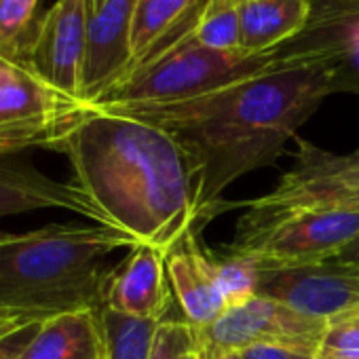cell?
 Segmentation results:
<instances>
[{
	"label": "cell",
	"mask_w": 359,
	"mask_h": 359,
	"mask_svg": "<svg viewBox=\"0 0 359 359\" xmlns=\"http://www.w3.org/2000/svg\"><path fill=\"white\" fill-rule=\"evenodd\" d=\"M55 152L68 156L72 182L97 205L106 226L123 231L135 245L167 254L216 216L197 165L169 133L146 121L89 108Z\"/></svg>",
	"instance_id": "1"
},
{
	"label": "cell",
	"mask_w": 359,
	"mask_h": 359,
	"mask_svg": "<svg viewBox=\"0 0 359 359\" xmlns=\"http://www.w3.org/2000/svg\"><path fill=\"white\" fill-rule=\"evenodd\" d=\"M338 91L342 85L332 68L283 64L201 97L104 112L127 114L169 133L197 165L205 203L220 214L224 189L273 165L300 125Z\"/></svg>",
	"instance_id": "2"
},
{
	"label": "cell",
	"mask_w": 359,
	"mask_h": 359,
	"mask_svg": "<svg viewBox=\"0 0 359 359\" xmlns=\"http://www.w3.org/2000/svg\"><path fill=\"white\" fill-rule=\"evenodd\" d=\"M135 241L104 224H49L0 233V313L47 321L102 311L110 271L104 258Z\"/></svg>",
	"instance_id": "3"
},
{
	"label": "cell",
	"mask_w": 359,
	"mask_h": 359,
	"mask_svg": "<svg viewBox=\"0 0 359 359\" xmlns=\"http://www.w3.org/2000/svg\"><path fill=\"white\" fill-rule=\"evenodd\" d=\"M279 66L283 64L279 62L277 49L271 53L218 51L199 45L191 36L156 62L131 70L89 108L114 110L184 102L254 79Z\"/></svg>",
	"instance_id": "4"
},
{
	"label": "cell",
	"mask_w": 359,
	"mask_h": 359,
	"mask_svg": "<svg viewBox=\"0 0 359 359\" xmlns=\"http://www.w3.org/2000/svg\"><path fill=\"white\" fill-rule=\"evenodd\" d=\"M87 110L83 102L45 83L26 62L0 60V152L55 150Z\"/></svg>",
	"instance_id": "5"
},
{
	"label": "cell",
	"mask_w": 359,
	"mask_h": 359,
	"mask_svg": "<svg viewBox=\"0 0 359 359\" xmlns=\"http://www.w3.org/2000/svg\"><path fill=\"white\" fill-rule=\"evenodd\" d=\"M359 233V214L298 212L256 226H237L233 243L220 254L258 269L315 264L332 258Z\"/></svg>",
	"instance_id": "6"
},
{
	"label": "cell",
	"mask_w": 359,
	"mask_h": 359,
	"mask_svg": "<svg viewBox=\"0 0 359 359\" xmlns=\"http://www.w3.org/2000/svg\"><path fill=\"white\" fill-rule=\"evenodd\" d=\"M327 321L309 317L266 296H252L197 332L203 359H218L250 346H277L317 355Z\"/></svg>",
	"instance_id": "7"
},
{
	"label": "cell",
	"mask_w": 359,
	"mask_h": 359,
	"mask_svg": "<svg viewBox=\"0 0 359 359\" xmlns=\"http://www.w3.org/2000/svg\"><path fill=\"white\" fill-rule=\"evenodd\" d=\"M93 9V0H55L39 20L26 51V64L45 83L79 102H83V72Z\"/></svg>",
	"instance_id": "8"
},
{
	"label": "cell",
	"mask_w": 359,
	"mask_h": 359,
	"mask_svg": "<svg viewBox=\"0 0 359 359\" xmlns=\"http://www.w3.org/2000/svg\"><path fill=\"white\" fill-rule=\"evenodd\" d=\"M256 294L273 298L315 319L359 313V273L327 260L298 266L258 269Z\"/></svg>",
	"instance_id": "9"
},
{
	"label": "cell",
	"mask_w": 359,
	"mask_h": 359,
	"mask_svg": "<svg viewBox=\"0 0 359 359\" xmlns=\"http://www.w3.org/2000/svg\"><path fill=\"white\" fill-rule=\"evenodd\" d=\"M137 0H104L93 9L83 72V102L102 100L131 70L133 15Z\"/></svg>",
	"instance_id": "10"
},
{
	"label": "cell",
	"mask_w": 359,
	"mask_h": 359,
	"mask_svg": "<svg viewBox=\"0 0 359 359\" xmlns=\"http://www.w3.org/2000/svg\"><path fill=\"white\" fill-rule=\"evenodd\" d=\"M41 210H64L95 224L104 216L76 182H60L15 154L0 152V220Z\"/></svg>",
	"instance_id": "11"
},
{
	"label": "cell",
	"mask_w": 359,
	"mask_h": 359,
	"mask_svg": "<svg viewBox=\"0 0 359 359\" xmlns=\"http://www.w3.org/2000/svg\"><path fill=\"white\" fill-rule=\"evenodd\" d=\"M171 283L167 277L165 252L140 243L110 271L104 292V309L121 315L163 321L171 304Z\"/></svg>",
	"instance_id": "12"
},
{
	"label": "cell",
	"mask_w": 359,
	"mask_h": 359,
	"mask_svg": "<svg viewBox=\"0 0 359 359\" xmlns=\"http://www.w3.org/2000/svg\"><path fill=\"white\" fill-rule=\"evenodd\" d=\"M197 235L199 233L184 235L165 254L173 296L195 332L210 327L229 311L214 277L212 256L199 245Z\"/></svg>",
	"instance_id": "13"
},
{
	"label": "cell",
	"mask_w": 359,
	"mask_h": 359,
	"mask_svg": "<svg viewBox=\"0 0 359 359\" xmlns=\"http://www.w3.org/2000/svg\"><path fill=\"white\" fill-rule=\"evenodd\" d=\"M277 55L281 64H323L338 74L342 91L359 93V15L311 20Z\"/></svg>",
	"instance_id": "14"
},
{
	"label": "cell",
	"mask_w": 359,
	"mask_h": 359,
	"mask_svg": "<svg viewBox=\"0 0 359 359\" xmlns=\"http://www.w3.org/2000/svg\"><path fill=\"white\" fill-rule=\"evenodd\" d=\"M210 5L212 0H137L131 34V70L156 62L191 39Z\"/></svg>",
	"instance_id": "15"
},
{
	"label": "cell",
	"mask_w": 359,
	"mask_h": 359,
	"mask_svg": "<svg viewBox=\"0 0 359 359\" xmlns=\"http://www.w3.org/2000/svg\"><path fill=\"white\" fill-rule=\"evenodd\" d=\"M237 11L243 51L271 53L309 26L313 7L311 0H248Z\"/></svg>",
	"instance_id": "16"
},
{
	"label": "cell",
	"mask_w": 359,
	"mask_h": 359,
	"mask_svg": "<svg viewBox=\"0 0 359 359\" xmlns=\"http://www.w3.org/2000/svg\"><path fill=\"white\" fill-rule=\"evenodd\" d=\"M20 359H106L100 311L66 313L43 321Z\"/></svg>",
	"instance_id": "17"
},
{
	"label": "cell",
	"mask_w": 359,
	"mask_h": 359,
	"mask_svg": "<svg viewBox=\"0 0 359 359\" xmlns=\"http://www.w3.org/2000/svg\"><path fill=\"white\" fill-rule=\"evenodd\" d=\"M296 142V163L281 175L279 184L332 193L359 191V150L351 154H334L306 140L298 137Z\"/></svg>",
	"instance_id": "18"
},
{
	"label": "cell",
	"mask_w": 359,
	"mask_h": 359,
	"mask_svg": "<svg viewBox=\"0 0 359 359\" xmlns=\"http://www.w3.org/2000/svg\"><path fill=\"white\" fill-rule=\"evenodd\" d=\"M100 319L106 342V359H150L152 338L161 321L129 317L110 309H102Z\"/></svg>",
	"instance_id": "19"
},
{
	"label": "cell",
	"mask_w": 359,
	"mask_h": 359,
	"mask_svg": "<svg viewBox=\"0 0 359 359\" xmlns=\"http://www.w3.org/2000/svg\"><path fill=\"white\" fill-rule=\"evenodd\" d=\"M39 0H0V60H22L36 28Z\"/></svg>",
	"instance_id": "20"
},
{
	"label": "cell",
	"mask_w": 359,
	"mask_h": 359,
	"mask_svg": "<svg viewBox=\"0 0 359 359\" xmlns=\"http://www.w3.org/2000/svg\"><path fill=\"white\" fill-rule=\"evenodd\" d=\"M193 39L210 49L218 51H243L241 24L237 5L231 0H212L208 13L197 26Z\"/></svg>",
	"instance_id": "21"
},
{
	"label": "cell",
	"mask_w": 359,
	"mask_h": 359,
	"mask_svg": "<svg viewBox=\"0 0 359 359\" xmlns=\"http://www.w3.org/2000/svg\"><path fill=\"white\" fill-rule=\"evenodd\" d=\"M319 359H359V313L342 315L327 321Z\"/></svg>",
	"instance_id": "22"
},
{
	"label": "cell",
	"mask_w": 359,
	"mask_h": 359,
	"mask_svg": "<svg viewBox=\"0 0 359 359\" xmlns=\"http://www.w3.org/2000/svg\"><path fill=\"white\" fill-rule=\"evenodd\" d=\"M197 344V332L187 319H163L154 332L150 359H180Z\"/></svg>",
	"instance_id": "23"
},
{
	"label": "cell",
	"mask_w": 359,
	"mask_h": 359,
	"mask_svg": "<svg viewBox=\"0 0 359 359\" xmlns=\"http://www.w3.org/2000/svg\"><path fill=\"white\" fill-rule=\"evenodd\" d=\"M41 323L26 325V327H22V330H18V332H13V334H9L0 340V359H20L26 353L28 344L32 342Z\"/></svg>",
	"instance_id": "24"
},
{
	"label": "cell",
	"mask_w": 359,
	"mask_h": 359,
	"mask_svg": "<svg viewBox=\"0 0 359 359\" xmlns=\"http://www.w3.org/2000/svg\"><path fill=\"white\" fill-rule=\"evenodd\" d=\"M311 20L336 18V15H359V0H311Z\"/></svg>",
	"instance_id": "25"
},
{
	"label": "cell",
	"mask_w": 359,
	"mask_h": 359,
	"mask_svg": "<svg viewBox=\"0 0 359 359\" xmlns=\"http://www.w3.org/2000/svg\"><path fill=\"white\" fill-rule=\"evenodd\" d=\"M243 353V359H319L317 355L290 351V348H277V346H250Z\"/></svg>",
	"instance_id": "26"
},
{
	"label": "cell",
	"mask_w": 359,
	"mask_h": 359,
	"mask_svg": "<svg viewBox=\"0 0 359 359\" xmlns=\"http://www.w3.org/2000/svg\"><path fill=\"white\" fill-rule=\"evenodd\" d=\"M327 262L348 269L353 273H359V233L348 243H344L332 258H327Z\"/></svg>",
	"instance_id": "27"
},
{
	"label": "cell",
	"mask_w": 359,
	"mask_h": 359,
	"mask_svg": "<svg viewBox=\"0 0 359 359\" xmlns=\"http://www.w3.org/2000/svg\"><path fill=\"white\" fill-rule=\"evenodd\" d=\"M32 323H41V321H32L28 317H15V315H3L0 313V340L5 336L26 327V325H32Z\"/></svg>",
	"instance_id": "28"
},
{
	"label": "cell",
	"mask_w": 359,
	"mask_h": 359,
	"mask_svg": "<svg viewBox=\"0 0 359 359\" xmlns=\"http://www.w3.org/2000/svg\"><path fill=\"white\" fill-rule=\"evenodd\" d=\"M180 359H203V353L199 348V342L195 346H191L187 353H182V357H180Z\"/></svg>",
	"instance_id": "29"
},
{
	"label": "cell",
	"mask_w": 359,
	"mask_h": 359,
	"mask_svg": "<svg viewBox=\"0 0 359 359\" xmlns=\"http://www.w3.org/2000/svg\"><path fill=\"white\" fill-rule=\"evenodd\" d=\"M218 359H243V353H241V351H231V353L220 355Z\"/></svg>",
	"instance_id": "30"
},
{
	"label": "cell",
	"mask_w": 359,
	"mask_h": 359,
	"mask_svg": "<svg viewBox=\"0 0 359 359\" xmlns=\"http://www.w3.org/2000/svg\"><path fill=\"white\" fill-rule=\"evenodd\" d=\"M231 3H235V5H241V3H248V0H231Z\"/></svg>",
	"instance_id": "31"
},
{
	"label": "cell",
	"mask_w": 359,
	"mask_h": 359,
	"mask_svg": "<svg viewBox=\"0 0 359 359\" xmlns=\"http://www.w3.org/2000/svg\"><path fill=\"white\" fill-rule=\"evenodd\" d=\"M93 3H95V7H100V5L104 3V0H93Z\"/></svg>",
	"instance_id": "32"
}]
</instances>
